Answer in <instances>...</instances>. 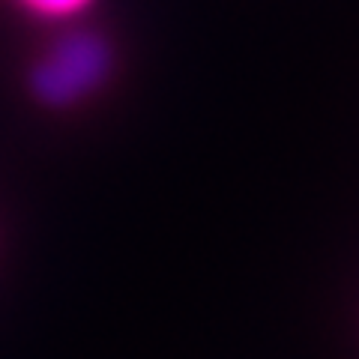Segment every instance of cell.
Returning <instances> with one entry per match:
<instances>
[{
  "label": "cell",
  "instance_id": "1",
  "mask_svg": "<svg viewBox=\"0 0 359 359\" xmlns=\"http://www.w3.org/2000/svg\"><path fill=\"white\" fill-rule=\"evenodd\" d=\"M108 48L93 33H66L36 72L33 90L51 105H69L90 93L108 72Z\"/></svg>",
  "mask_w": 359,
  "mask_h": 359
},
{
  "label": "cell",
  "instance_id": "2",
  "mask_svg": "<svg viewBox=\"0 0 359 359\" xmlns=\"http://www.w3.org/2000/svg\"><path fill=\"white\" fill-rule=\"evenodd\" d=\"M25 4L45 15H69V13H78L87 0H25Z\"/></svg>",
  "mask_w": 359,
  "mask_h": 359
}]
</instances>
